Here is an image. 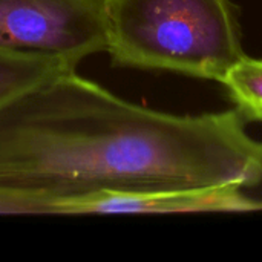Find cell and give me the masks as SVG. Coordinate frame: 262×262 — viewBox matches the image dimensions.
Returning <instances> with one entry per match:
<instances>
[{
    "mask_svg": "<svg viewBox=\"0 0 262 262\" xmlns=\"http://www.w3.org/2000/svg\"><path fill=\"white\" fill-rule=\"evenodd\" d=\"M236 111L173 115L58 72L0 103V193L46 204L103 192L262 181V141Z\"/></svg>",
    "mask_w": 262,
    "mask_h": 262,
    "instance_id": "cell-1",
    "label": "cell"
},
{
    "mask_svg": "<svg viewBox=\"0 0 262 262\" xmlns=\"http://www.w3.org/2000/svg\"><path fill=\"white\" fill-rule=\"evenodd\" d=\"M106 38L120 68L223 81L246 55L232 0H104Z\"/></svg>",
    "mask_w": 262,
    "mask_h": 262,
    "instance_id": "cell-2",
    "label": "cell"
},
{
    "mask_svg": "<svg viewBox=\"0 0 262 262\" xmlns=\"http://www.w3.org/2000/svg\"><path fill=\"white\" fill-rule=\"evenodd\" d=\"M104 0H0V51L58 58L77 69L106 52Z\"/></svg>",
    "mask_w": 262,
    "mask_h": 262,
    "instance_id": "cell-3",
    "label": "cell"
},
{
    "mask_svg": "<svg viewBox=\"0 0 262 262\" xmlns=\"http://www.w3.org/2000/svg\"><path fill=\"white\" fill-rule=\"evenodd\" d=\"M239 186L186 192H103L46 204V215H150V213H246L258 203Z\"/></svg>",
    "mask_w": 262,
    "mask_h": 262,
    "instance_id": "cell-4",
    "label": "cell"
},
{
    "mask_svg": "<svg viewBox=\"0 0 262 262\" xmlns=\"http://www.w3.org/2000/svg\"><path fill=\"white\" fill-rule=\"evenodd\" d=\"M58 58L0 51V103L58 72L71 71Z\"/></svg>",
    "mask_w": 262,
    "mask_h": 262,
    "instance_id": "cell-5",
    "label": "cell"
},
{
    "mask_svg": "<svg viewBox=\"0 0 262 262\" xmlns=\"http://www.w3.org/2000/svg\"><path fill=\"white\" fill-rule=\"evenodd\" d=\"M221 83L247 121H262V60L243 55Z\"/></svg>",
    "mask_w": 262,
    "mask_h": 262,
    "instance_id": "cell-6",
    "label": "cell"
},
{
    "mask_svg": "<svg viewBox=\"0 0 262 262\" xmlns=\"http://www.w3.org/2000/svg\"><path fill=\"white\" fill-rule=\"evenodd\" d=\"M258 210H262V201H259V203H258Z\"/></svg>",
    "mask_w": 262,
    "mask_h": 262,
    "instance_id": "cell-7",
    "label": "cell"
}]
</instances>
